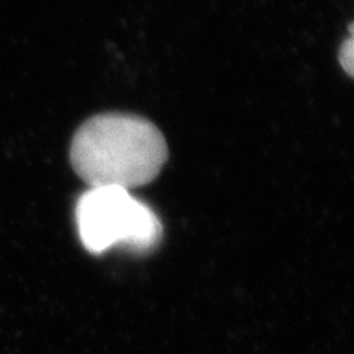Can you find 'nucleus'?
I'll list each match as a JSON object with an SVG mask.
<instances>
[{"mask_svg": "<svg viewBox=\"0 0 354 354\" xmlns=\"http://www.w3.org/2000/svg\"><path fill=\"white\" fill-rule=\"evenodd\" d=\"M75 221L83 245L93 254L117 245L145 254L162 236L157 214L121 187H91L77 203Z\"/></svg>", "mask_w": 354, "mask_h": 354, "instance_id": "obj_2", "label": "nucleus"}, {"mask_svg": "<svg viewBox=\"0 0 354 354\" xmlns=\"http://www.w3.org/2000/svg\"><path fill=\"white\" fill-rule=\"evenodd\" d=\"M339 64L350 77L353 75L354 70V35H353V26L348 27V37L342 41L339 53H338Z\"/></svg>", "mask_w": 354, "mask_h": 354, "instance_id": "obj_3", "label": "nucleus"}, {"mask_svg": "<svg viewBox=\"0 0 354 354\" xmlns=\"http://www.w3.org/2000/svg\"><path fill=\"white\" fill-rule=\"evenodd\" d=\"M164 136L149 120L123 113L99 114L71 142L74 171L88 187L133 189L152 182L167 161Z\"/></svg>", "mask_w": 354, "mask_h": 354, "instance_id": "obj_1", "label": "nucleus"}]
</instances>
